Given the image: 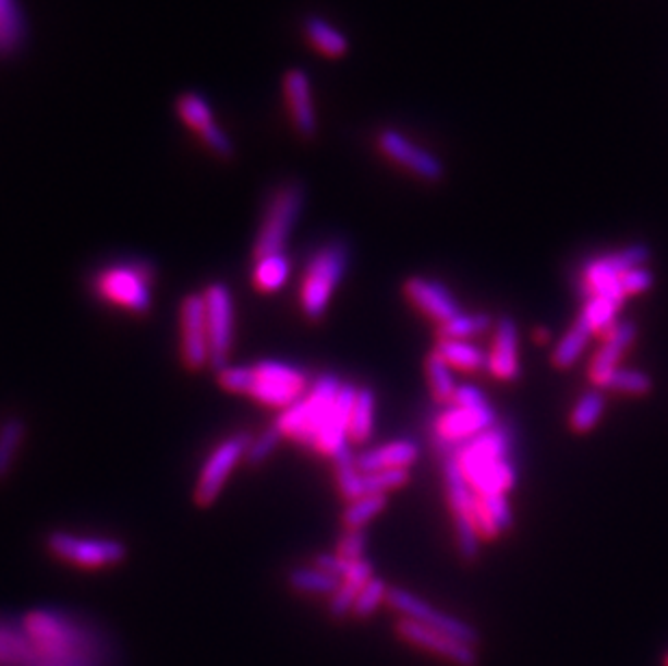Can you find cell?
<instances>
[{
  "instance_id": "6da1fadb",
  "label": "cell",
  "mask_w": 668,
  "mask_h": 666,
  "mask_svg": "<svg viewBox=\"0 0 668 666\" xmlns=\"http://www.w3.org/2000/svg\"><path fill=\"white\" fill-rule=\"evenodd\" d=\"M513 439V426L498 420L489 431L470 439L454 455L467 483L478 496H507V492L515 487L518 472L511 461Z\"/></svg>"
},
{
  "instance_id": "7a4b0ae2",
  "label": "cell",
  "mask_w": 668,
  "mask_h": 666,
  "mask_svg": "<svg viewBox=\"0 0 668 666\" xmlns=\"http://www.w3.org/2000/svg\"><path fill=\"white\" fill-rule=\"evenodd\" d=\"M22 628L37 650V666H98L96 639L70 617L35 610Z\"/></svg>"
},
{
  "instance_id": "3957f363",
  "label": "cell",
  "mask_w": 668,
  "mask_h": 666,
  "mask_svg": "<svg viewBox=\"0 0 668 666\" xmlns=\"http://www.w3.org/2000/svg\"><path fill=\"white\" fill-rule=\"evenodd\" d=\"M219 384L228 392L247 395L267 407L288 409L305 395L309 377L296 366L267 360L254 366H228L219 373Z\"/></svg>"
},
{
  "instance_id": "277c9868",
  "label": "cell",
  "mask_w": 668,
  "mask_h": 666,
  "mask_svg": "<svg viewBox=\"0 0 668 666\" xmlns=\"http://www.w3.org/2000/svg\"><path fill=\"white\" fill-rule=\"evenodd\" d=\"M349 247L344 241L323 245L307 263L301 281V307L309 320H320L331 303V296L347 275Z\"/></svg>"
},
{
  "instance_id": "5b68a950",
  "label": "cell",
  "mask_w": 668,
  "mask_h": 666,
  "mask_svg": "<svg viewBox=\"0 0 668 666\" xmlns=\"http://www.w3.org/2000/svg\"><path fill=\"white\" fill-rule=\"evenodd\" d=\"M340 388L342 382L336 375H323L312 384L307 395L281 411L275 426L283 437H290L303 446H312L333 400L340 395Z\"/></svg>"
},
{
  "instance_id": "8992f818",
  "label": "cell",
  "mask_w": 668,
  "mask_h": 666,
  "mask_svg": "<svg viewBox=\"0 0 668 666\" xmlns=\"http://www.w3.org/2000/svg\"><path fill=\"white\" fill-rule=\"evenodd\" d=\"M496 422L498 413L491 404L483 409H463L450 404L435 417L433 448L441 459L454 457L461 446H465L476 435L489 431Z\"/></svg>"
},
{
  "instance_id": "52a82bcc",
  "label": "cell",
  "mask_w": 668,
  "mask_h": 666,
  "mask_svg": "<svg viewBox=\"0 0 668 666\" xmlns=\"http://www.w3.org/2000/svg\"><path fill=\"white\" fill-rule=\"evenodd\" d=\"M305 193L299 184H283L275 191L268 202L267 213L260 226V234L254 247V258H265L270 254H281L288 237L303 210Z\"/></svg>"
},
{
  "instance_id": "ba28073f",
  "label": "cell",
  "mask_w": 668,
  "mask_h": 666,
  "mask_svg": "<svg viewBox=\"0 0 668 666\" xmlns=\"http://www.w3.org/2000/svg\"><path fill=\"white\" fill-rule=\"evenodd\" d=\"M206 325L210 344V366L221 373L228 368L234 344V299L226 283H210L204 292Z\"/></svg>"
},
{
  "instance_id": "9c48e42d",
  "label": "cell",
  "mask_w": 668,
  "mask_h": 666,
  "mask_svg": "<svg viewBox=\"0 0 668 666\" xmlns=\"http://www.w3.org/2000/svg\"><path fill=\"white\" fill-rule=\"evenodd\" d=\"M48 549L72 565L98 569L120 565L126 558V545L118 538L81 536L72 533H52L48 536Z\"/></svg>"
},
{
  "instance_id": "30bf717a",
  "label": "cell",
  "mask_w": 668,
  "mask_h": 666,
  "mask_svg": "<svg viewBox=\"0 0 668 666\" xmlns=\"http://www.w3.org/2000/svg\"><path fill=\"white\" fill-rule=\"evenodd\" d=\"M252 444V435L250 433H236L228 439H223L208 457V461L204 463L202 472H199V479H197V485H195V502L199 507H210L223 485L228 483L230 474L234 472V468L245 461V455H247V448Z\"/></svg>"
},
{
  "instance_id": "8fae6325",
  "label": "cell",
  "mask_w": 668,
  "mask_h": 666,
  "mask_svg": "<svg viewBox=\"0 0 668 666\" xmlns=\"http://www.w3.org/2000/svg\"><path fill=\"white\" fill-rule=\"evenodd\" d=\"M386 602H388V606L392 610L401 613L402 619H409V621H415V623H420L424 628L444 632V634H448V637H452V639H457L461 643H467L472 647H476L481 643L478 632L470 623L437 610L435 606H430L428 602L420 600L417 595H413V593H409L404 589H390Z\"/></svg>"
},
{
  "instance_id": "7c38bea8",
  "label": "cell",
  "mask_w": 668,
  "mask_h": 666,
  "mask_svg": "<svg viewBox=\"0 0 668 666\" xmlns=\"http://www.w3.org/2000/svg\"><path fill=\"white\" fill-rule=\"evenodd\" d=\"M151 268L143 265L133 267H111L100 273L96 288L98 292L134 314H145L151 307Z\"/></svg>"
},
{
  "instance_id": "4fadbf2b",
  "label": "cell",
  "mask_w": 668,
  "mask_h": 666,
  "mask_svg": "<svg viewBox=\"0 0 668 666\" xmlns=\"http://www.w3.org/2000/svg\"><path fill=\"white\" fill-rule=\"evenodd\" d=\"M377 147L388 160L426 182H439L446 175V167L437 154L420 147L397 129H384L377 134Z\"/></svg>"
},
{
  "instance_id": "5bb4252c",
  "label": "cell",
  "mask_w": 668,
  "mask_h": 666,
  "mask_svg": "<svg viewBox=\"0 0 668 666\" xmlns=\"http://www.w3.org/2000/svg\"><path fill=\"white\" fill-rule=\"evenodd\" d=\"M180 347L182 362L189 371H202L210 366V344L206 325V301L204 294H189L180 310Z\"/></svg>"
},
{
  "instance_id": "9a60e30c",
  "label": "cell",
  "mask_w": 668,
  "mask_h": 666,
  "mask_svg": "<svg viewBox=\"0 0 668 666\" xmlns=\"http://www.w3.org/2000/svg\"><path fill=\"white\" fill-rule=\"evenodd\" d=\"M397 632H399L402 641H406L409 645L420 647L424 652H430L439 658H446L452 665L478 666L476 647H472L467 643H461V641H457V639H452L444 632L424 628V626H420L415 621H409V619H401L397 623Z\"/></svg>"
},
{
  "instance_id": "2e32d148",
  "label": "cell",
  "mask_w": 668,
  "mask_h": 666,
  "mask_svg": "<svg viewBox=\"0 0 668 666\" xmlns=\"http://www.w3.org/2000/svg\"><path fill=\"white\" fill-rule=\"evenodd\" d=\"M652 261V250L643 243L630 245L621 252H612L606 256H599L595 261H591L584 273H582V286L586 290V294H595L597 290L606 288L608 283L619 281V277L623 273H628L630 268L647 267Z\"/></svg>"
},
{
  "instance_id": "e0dca14e",
  "label": "cell",
  "mask_w": 668,
  "mask_h": 666,
  "mask_svg": "<svg viewBox=\"0 0 668 666\" xmlns=\"http://www.w3.org/2000/svg\"><path fill=\"white\" fill-rule=\"evenodd\" d=\"M404 296L428 318H433L435 323L444 325L448 320H452L454 316L461 314V305L454 299V294L437 279H428V277H406L404 286Z\"/></svg>"
},
{
  "instance_id": "ac0fdd59",
  "label": "cell",
  "mask_w": 668,
  "mask_h": 666,
  "mask_svg": "<svg viewBox=\"0 0 668 666\" xmlns=\"http://www.w3.org/2000/svg\"><path fill=\"white\" fill-rule=\"evenodd\" d=\"M357 397V386L353 384H342L338 399L333 400L312 448L320 455L333 457L338 455L342 448L349 446V426H351V413H353V404Z\"/></svg>"
},
{
  "instance_id": "d6986e66",
  "label": "cell",
  "mask_w": 668,
  "mask_h": 666,
  "mask_svg": "<svg viewBox=\"0 0 668 666\" xmlns=\"http://www.w3.org/2000/svg\"><path fill=\"white\" fill-rule=\"evenodd\" d=\"M283 100L294 131L303 138H314L316 134V109L312 96V83L303 70H290L283 76Z\"/></svg>"
},
{
  "instance_id": "ffe728a7",
  "label": "cell",
  "mask_w": 668,
  "mask_h": 666,
  "mask_svg": "<svg viewBox=\"0 0 668 666\" xmlns=\"http://www.w3.org/2000/svg\"><path fill=\"white\" fill-rule=\"evenodd\" d=\"M489 375L500 382H515L520 379V327L515 318L502 316L496 323L494 347L489 353Z\"/></svg>"
},
{
  "instance_id": "44dd1931",
  "label": "cell",
  "mask_w": 668,
  "mask_h": 666,
  "mask_svg": "<svg viewBox=\"0 0 668 666\" xmlns=\"http://www.w3.org/2000/svg\"><path fill=\"white\" fill-rule=\"evenodd\" d=\"M636 338H639V325L634 320H619L615 331L608 338H604V347L595 353L588 366V379L593 388H597L608 373L619 368L623 355L632 349Z\"/></svg>"
},
{
  "instance_id": "7402d4cb",
  "label": "cell",
  "mask_w": 668,
  "mask_h": 666,
  "mask_svg": "<svg viewBox=\"0 0 668 666\" xmlns=\"http://www.w3.org/2000/svg\"><path fill=\"white\" fill-rule=\"evenodd\" d=\"M420 448L413 439H397L386 446L366 450L357 457V468L360 472H379V470H392V468H404L409 470L417 461Z\"/></svg>"
},
{
  "instance_id": "603a6c76",
  "label": "cell",
  "mask_w": 668,
  "mask_h": 666,
  "mask_svg": "<svg viewBox=\"0 0 668 666\" xmlns=\"http://www.w3.org/2000/svg\"><path fill=\"white\" fill-rule=\"evenodd\" d=\"M375 578V567L371 560L362 558V560H355L351 571L342 578V584L340 589L329 597V613L331 617L336 619H344L347 615L353 613V606H355V600L360 595V591L364 589V584L368 580Z\"/></svg>"
},
{
  "instance_id": "cb8c5ba5",
  "label": "cell",
  "mask_w": 668,
  "mask_h": 666,
  "mask_svg": "<svg viewBox=\"0 0 668 666\" xmlns=\"http://www.w3.org/2000/svg\"><path fill=\"white\" fill-rule=\"evenodd\" d=\"M303 35L307 44L327 59H342L349 52V39L333 24L323 17H307L303 24Z\"/></svg>"
},
{
  "instance_id": "d4e9b609",
  "label": "cell",
  "mask_w": 668,
  "mask_h": 666,
  "mask_svg": "<svg viewBox=\"0 0 668 666\" xmlns=\"http://www.w3.org/2000/svg\"><path fill=\"white\" fill-rule=\"evenodd\" d=\"M435 353L450 366L463 373H478L489 368V355L467 342V340H439L435 347Z\"/></svg>"
},
{
  "instance_id": "484cf974",
  "label": "cell",
  "mask_w": 668,
  "mask_h": 666,
  "mask_svg": "<svg viewBox=\"0 0 668 666\" xmlns=\"http://www.w3.org/2000/svg\"><path fill=\"white\" fill-rule=\"evenodd\" d=\"M593 329L591 325L586 323V318L580 314L573 323V327L560 338V342L556 344L554 353H551V364L558 368V371H567L571 368L573 364H578V360L582 358L588 340H591Z\"/></svg>"
},
{
  "instance_id": "4316f807",
  "label": "cell",
  "mask_w": 668,
  "mask_h": 666,
  "mask_svg": "<svg viewBox=\"0 0 668 666\" xmlns=\"http://www.w3.org/2000/svg\"><path fill=\"white\" fill-rule=\"evenodd\" d=\"M0 666H37V650L24 628L0 626Z\"/></svg>"
},
{
  "instance_id": "83f0119b",
  "label": "cell",
  "mask_w": 668,
  "mask_h": 666,
  "mask_svg": "<svg viewBox=\"0 0 668 666\" xmlns=\"http://www.w3.org/2000/svg\"><path fill=\"white\" fill-rule=\"evenodd\" d=\"M288 584L292 591L303 593V595H327L331 597L342 580L331 576L329 571L312 565V567H296L288 573Z\"/></svg>"
},
{
  "instance_id": "f1b7e54d",
  "label": "cell",
  "mask_w": 668,
  "mask_h": 666,
  "mask_svg": "<svg viewBox=\"0 0 668 666\" xmlns=\"http://www.w3.org/2000/svg\"><path fill=\"white\" fill-rule=\"evenodd\" d=\"M375 411H377V395L373 388H357V397L351 413L349 439L355 444H366L375 431Z\"/></svg>"
},
{
  "instance_id": "f546056e",
  "label": "cell",
  "mask_w": 668,
  "mask_h": 666,
  "mask_svg": "<svg viewBox=\"0 0 668 666\" xmlns=\"http://www.w3.org/2000/svg\"><path fill=\"white\" fill-rule=\"evenodd\" d=\"M606 402H608V399H606L604 390H599V388L586 390L571 409V415H569L571 431L578 433V435H584V433L593 431L597 426V422L602 420L604 411H606Z\"/></svg>"
},
{
  "instance_id": "4dcf8cb0",
  "label": "cell",
  "mask_w": 668,
  "mask_h": 666,
  "mask_svg": "<svg viewBox=\"0 0 668 666\" xmlns=\"http://www.w3.org/2000/svg\"><path fill=\"white\" fill-rule=\"evenodd\" d=\"M333 465H336V483L338 489L342 494L344 500L353 502L362 496H366L364 492V474L357 468V457L351 452V448H342L338 455L331 457Z\"/></svg>"
},
{
  "instance_id": "1f68e13d",
  "label": "cell",
  "mask_w": 668,
  "mask_h": 666,
  "mask_svg": "<svg viewBox=\"0 0 668 666\" xmlns=\"http://www.w3.org/2000/svg\"><path fill=\"white\" fill-rule=\"evenodd\" d=\"M621 305L623 303H619L615 299H608V296H602V294H593V296H588V301L584 303L580 314L586 318V323L591 325L595 336L608 338L615 331V327L619 325L617 314H619Z\"/></svg>"
},
{
  "instance_id": "d6a6232c",
  "label": "cell",
  "mask_w": 668,
  "mask_h": 666,
  "mask_svg": "<svg viewBox=\"0 0 668 666\" xmlns=\"http://www.w3.org/2000/svg\"><path fill=\"white\" fill-rule=\"evenodd\" d=\"M604 392H621L628 397H645L654 390V379L645 371L634 368H615L597 386Z\"/></svg>"
},
{
  "instance_id": "836d02e7",
  "label": "cell",
  "mask_w": 668,
  "mask_h": 666,
  "mask_svg": "<svg viewBox=\"0 0 668 666\" xmlns=\"http://www.w3.org/2000/svg\"><path fill=\"white\" fill-rule=\"evenodd\" d=\"M494 325V316L487 312H461L452 320L439 325V340H470L489 331Z\"/></svg>"
},
{
  "instance_id": "e575fe53",
  "label": "cell",
  "mask_w": 668,
  "mask_h": 666,
  "mask_svg": "<svg viewBox=\"0 0 668 666\" xmlns=\"http://www.w3.org/2000/svg\"><path fill=\"white\" fill-rule=\"evenodd\" d=\"M288 277H290V261H288V256L283 252L281 254H270V256L256 261L254 283H256L258 290L275 292V290L283 288Z\"/></svg>"
},
{
  "instance_id": "d590c367",
  "label": "cell",
  "mask_w": 668,
  "mask_h": 666,
  "mask_svg": "<svg viewBox=\"0 0 668 666\" xmlns=\"http://www.w3.org/2000/svg\"><path fill=\"white\" fill-rule=\"evenodd\" d=\"M426 379H428V386H430V395L437 404H450L452 397H454V377H452V368L433 351L428 358H426Z\"/></svg>"
},
{
  "instance_id": "8d00e7d4",
  "label": "cell",
  "mask_w": 668,
  "mask_h": 666,
  "mask_svg": "<svg viewBox=\"0 0 668 666\" xmlns=\"http://www.w3.org/2000/svg\"><path fill=\"white\" fill-rule=\"evenodd\" d=\"M388 505L386 496H373L366 494L353 502H349V507L342 513V524L347 531H362L366 524H371L379 513H384Z\"/></svg>"
},
{
  "instance_id": "74e56055",
  "label": "cell",
  "mask_w": 668,
  "mask_h": 666,
  "mask_svg": "<svg viewBox=\"0 0 668 666\" xmlns=\"http://www.w3.org/2000/svg\"><path fill=\"white\" fill-rule=\"evenodd\" d=\"M175 109H178V116H180L182 124L195 134H202L208 126L215 124L210 105L197 94H184L178 100Z\"/></svg>"
},
{
  "instance_id": "f35d334b",
  "label": "cell",
  "mask_w": 668,
  "mask_h": 666,
  "mask_svg": "<svg viewBox=\"0 0 668 666\" xmlns=\"http://www.w3.org/2000/svg\"><path fill=\"white\" fill-rule=\"evenodd\" d=\"M24 435H26V424L22 417H9L2 422L0 426V481L13 468V461L24 441Z\"/></svg>"
},
{
  "instance_id": "ab89813d",
  "label": "cell",
  "mask_w": 668,
  "mask_h": 666,
  "mask_svg": "<svg viewBox=\"0 0 668 666\" xmlns=\"http://www.w3.org/2000/svg\"><path fill=\"white\" fill-rule=\"evenodd\" d=\"M22 39V15L15 0H0V55L15 50Z\"/></svg>"
},
{
  "instance_id": "60d3db41",
  "label": "cell",
  "mask_w": 668,
  "mask_h": 666,
  "mask_svg": "<svg viewBox=\"0 0 668 666\" xmlns=\"http://www.w3.org/2000/svg\"><path fill=\"white\" fill-rule=\"evenodd\" d=\"M409 479H411V474L404 468L368 472V474H364V492L373 494V496H388L390 492L402 489L409 483Z\"/></svg>"
},
{
  "instance_id": "b9f144b4",
  "label": "cell",
  "mask_w": 668,
  "mask_h": 666,
  "mask_svg": "<svg viewBox=\"0 0 668 666\" xmlns=\"http://www.w3.org/2000/svg\"><path fill=\"white\" fill-rule=\"evenodd\" d=\"M388 586L381 578H373L364 584V589L360 591L357 600H355V606H353V613L357 619H368L377 613V608L388 600Z\"/></svg>"
},
{
  "instance_id": "7bdbcfd3",
  "label": "cell",
  "mask_w": 668,
  "mask_h": 666,
  "mask_svg": "<svg viewBox=\"0 0 668 666\" xmlns=\"http://www.w3.org/2000/svg\"><path fill=\"white\" fill-rule=\"evenodd\" d=\"M454 518V534L457 549L465 562H474L481 556V536L472 522V516H452Z\"/></svg>"
},
{
  "instance_id": "ee69618b",
  "label": "cell",
  "mask_w": 668,
  "mask_h": 666,
  "mask_svg": "<svg viewBox=\"0 0 668 666\" xmlns=\"http://www.w3.org/2000/svg\"><path fill=\"white\" fill-rule=\"evenodd\" d=\"M283 439V435L279 433V428L272 424L268 426L267 431H263L258 437H252V444L247 448V455H245V461L250 465H260L265 463L268 457L275 452V448L279 446V441Z\"/></svg>"
},
{
  "instance_id": "f6af8a7d",
  "label": "cell",
  "mask_w": 668,
  "mask_h": 666,
  "mask_svg": "<svg viewBox=\"0 0 668 666\" xmlns=\"http://www.w3.org/2000/svg\"><path fill=\"white\" fill-rule=\"evenodd\" d=\"M487 513L491 516L494 524L498 526L500 534L509 533L513 529V511H511V505L507 500L505 494H491V496H481Z\"/></svg>"
},
{
  "instance_id": "bcb514c9",
  "label": "cell",
  "mask_w": 668,
  "mask_h": 666,
  "mask_svg": "<svg viewBox=\"0 0 668 666\" xmlns=\"http://www.w3.org/2000/svg\"><path fill=\"white\" fill-rule=\"evenodd\" d=\"M619 283L626 292V296H636L647 292L654 286V273L647 267L630 268L619 277Z\"/></svg>"
},
{
  "instance_id": "7dc6e473",
  "label": "cell",
  "mask_w": 668,
  "mask_h": 666,
  "mask_svg": "<svg viewBox=\"0 0 668 666\" xmlns=\"http://www.w3.org/2000/svg\"><path fill=\"white\" fill-rule=\"evenodd\" d=\"M474 494H476V492H474ZM472 522H474V526H476V531H478L481 541H496V538L500 536L498 526L494 524V520H491V516L487 513V509H485V505H483V500H481L478 494L474 496V505H472Z\"/></svg>"
},
{
  "instance_id": "c3c4849f",
  "label": "cell",
  "mask_w": 668,
  "mask_h": 666,
  "mask_svg": "<svg viewBox=\"0 0 668 666\" xmlns=\"http://www.w3.org/2000/svg\"><path fill=\"white\" fill-rule=\"evenodd\" d=\"M366 552V534L364 531H344L338 541L336 554H340L347 560H362Z\"/></svg>"
},
{
  "instance_id": "681fc988",
  "label": "cell",
  "mask_w": 668,
  "mask_h": 666,
  "mask_svg": "<svg viewBox=\"0 0 668 666\" xmlns=\"http://www.w3.org/2000/svg\"><path fill=\"white\" fill-rule=\"evenodd\" d=\"M197 136H199L202 143H204L212 154H217L219 158H230V156L234 154V145H232L230 136L223 133L217 124L208 126L204 133L197 134Z\"/></svg>"
},
{
  "instance_id": "f907efd6",
  "label": "cell",
  "mask_w": 668,
  "mask_h": 666,
  "mask_svg": "<svg viewBox=\"0 0 668 666\" xmlns=\"http://www.w3.org/2000/svg\"><path fill=\"white\" fill-rule=\"evenodd\" d=\"M450 404L463 407V409H483V407H489V400L485 397V392L478 390L476 386H457Z\"/></svg>"
},
{
  "instance_id": "816d5d0a",
  "label": "cell",
  "mask_w": 668,
  "mask_h": 666,
  "mask_svg": "<svg viewBox=\"0 0 668 666\" xmlns=\"http://www.w3.org/2000/svg\"><path fill=\"white\" fill-rule=\"evenodd\" d=\"M353 562H355V560H347V558H342V556L336 554V552H333V554H318V556L314 558V565H316V567L329 571L331 576H336V578H340V580L351 571Z\"/></svg>"
},
{
  "instance_id": "f5cc1de1",
  "label": "cell",
  "mask_w": 668,
  "mask_h": 666,
  "mask_svg": "<svg viewBox=\"0 0 668 666\" xmlns=\"http://www.w3.org/2000/svg\"><path fill=\"white\" fill-rule=\"evenodd\" d=\"M533 338H535L536 342H541V344H543V342H547V340H549V331L541 327V329H536L535 334H533Z\"/></svg>"
},
{
  "instance_id": "db71d44e",
  "label": "cell",
  "mask_w": 668,
  "mask_h": 666,
  "mask_svg": "<svg viewBox=\"0 0 668 666\" xmlns=\"http://www.w3.org/2000/svg\"><path fill=\"white\" fill-rule=\"evenodd\" d=\"M665 666H668V656H667V661H665Z\"/></svg>"
}]
</instances>
